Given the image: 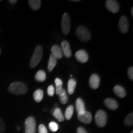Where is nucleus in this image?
Instances as JSON below:
<instances>
[{
  "label": "nucleus",
  "mask_w": 133,
  "mask_h": 133,
  "mask_svg": "<svg viewBox=\"0 0 133 133\" xmlns=\"http://www.w3.org/2000/svg\"><path fill=\"white\" fill-rule=\"evenodd\" d=\"M128 75L129 78L131 80L133 79V68L132 66H131L130 67H129L128 70Z\"/></svg>",
  "instance_id": "nucleus-31"
},
{
  "label": "nucleus",
  "mask_w": 133,
  "mask_h": 133,
  "mask_svg": "<svg viewBox=\"0 0 133 133\" xmlns=\"http://www.w3.org/2000/svg\"><path fill=\"white\" fill-rule=\"evenodd\" d=\"M55 84H56V94L59 95V94L62 92L63 88H62V85H63V82L61 80V79L59 78H57L55 79Z\"/></svg>",
  "instance_id": "nucleus-23"
},
{
  "label": "nucleus",
  "mask_w": 133,
  "mask_h": 133,
  "mask_svg": "<svg viewBox=\"0 0 133 133\" xmlns=\"http://www.w3.org/2000/svg\"><path fill=\"white\" fill-rule=\"evenodd\" d=\"M25 125V133L36 132V121L33 116H29L26 119Z\"/></svg>",
  "instance_id": "nucleus-6"
},
{
  "label": "nucleus",
  "mask_w": 133,
  "mask_h": 133,
  "mask_svg": "<svg viewBox=\"0 0 133 133\" xmlns=\"http://www.w3.org/2000/svg\"><path fill=\"white\" fill-rule=\"evenodd\" d=\"M6 130V125L3 119L0 118V133H3Z\"/></svg>",
  "instance_id": "nucleus-30"
},
{
  "label": "nucleus",
  "mask_w": 133,
  "mask_h": 133,
  "mask_svg": "<svg viewBox=\"0 0 133 133\" xmlns=\"http://www.w3.org/2000/svg\"><path fill=\"white\" fill-rule=\"evenodd\" d=\"M59 99L62 104H65L68 102V96L66 94L65 89H63L62 92L59 94Z\"/></svg>",
  "instance_id": "nucleus-25"
},
{
  "label": "nucleus",
  "mask_w": 133,
  "mask_h": 133,
  "mask_svg": "<svg viewBox=\"0 0 133 133\" xmlns=\"http://www.w3.org/2000/svg\"><path fill=\"white\" fill-rule=\"evenodd\" d=\"M76 85V81L74 78H71L69 80L67 84V91L69 94H74Z\"/></svg>",
  "instance_id": "nucleus-17"
},
{
  "label": "nucleus",
  "mask_w": 133,
  "mask_h": 133,
  "mask_svg": "<svg viewBox=\"0 0 133 133\" xmlns=\"http://www.w3.org/2000/svg\"><path fill=\"white\" fill-rule=\"evenodd\" d=\"M78 118L83 123L89 124L92 121V115L89 112L86 111L82 114H78Z\"/></svg>",
  "instance_id": "nucleus-10"
},
{
  "label": "nucleus",
  "mask_w": 133,
  "mask_h": 133,
  "mask_svg": "<svg viewBox=\"0 0 133 133\" xmlns=\"http://www.w3.org/2000/svg\"><path fill=\"white\" fill-rule=\"evenodd\" d=\"M76 108L78 114H82L86 112L85 105L84 101L81 98H78L76 101Z\"/></svg>",
  "instance_id": "nucleus-15"
},
{
  "label": "nucleus",
  "mask_w": 133,
  "mask_h": 133,
  "mask_svg": "<svg viewBox=\"0 0 133 133\" xmlns=\"http://www.w3.org/2000/svg\"><path fill=\"white\" fill-rule=\"evenodd\" d=\"M49 128L50 130L52 132H56L59 129V125L57 123L54 122V121H51V123L49 124Z\"/></svg>",
  "instance_id": "nucleus-27"
},
{
  "label": "nucleus",
  "mask_w": 133,
  "mask_h": 133,
  "mask_svg": "<svg viewBox=\"0 0 133 133\" xmlns=\"http://www.w3.org/2000/svg\"><path fill=\"white\" fill-rule=\"evenodd\" d=\"M38 131H39V133H48L47 129L44 124H40L39 126Z\"/></svg>",
  "instance_id": "nucleus-29"
},
{
  "label": "nucleus",
  "mask_w": 133,
  "mask_h": 133,
  "mask_svg": "<svg viewBox=\"0 0 133 133\" xmlns=\"http://www.w3.org/2000/svg\"><path fill=\"white\" fill-rule=\"evenodd\" d=\"M51 54L57 59H60L63 57V52L61 47L58 45H54L51 48Z\"/></svg>",
  "instance_id": "nucleus-14"
},
{
  "label": "nucleus",
  "mask_w": 133,
  "mask_h": 133,
  "mask_svg": "<svg viewBox=\"0 0 133 133\" xmlns=\"http://www.w3.org/2000/svg\"><path fill=\"white\" fill-rule=\"evenodd\" d=\"M62 52L66 57L69 58L71 56V51L70 44L67 41H63L61 43Z\"/></svg>",
  "instance_id": "nucleus-12"
},
{
  "label": "nucleus",
  "mask_w": 133,
  "mask_h": 133,
  "mask_svg": "<svg viewBox=\"0 0 133 133\" xmlns=\"http://www.w3.org/2000/svg\"><path fill=\"white\" fill-rule=\"evenodd\" d=\"M107 116L106 113L103 110H98L95 115L96 123L99 127H104L107 124Z\"/></svg>",
  "instance_id": "nucleus-5"
},
{
  "label": "nucleus",
  "mask_w": 133,
  "mask_h": 133,
  "mask_svg": "<svg viewBox=\"0 0 133 133\" xmlns=\"http://www.w3.org/2000/svg\"><path fill=\"white\" fill-rule=\"evenodd\" d=\"M131 133H133V131H131Z\"/></svg>",
  "instance_id": "nucleus-36"
},
{
  "label": "nucleus",
  "mask_w": 133,
  "mask_h": 133,
  "mask_svg": "<svg viewBox=\"0 0 133 133\" xmlns=\"http://www.w3.org/2000/svg\"><path fill=\"white\" fill-rule=\"evenodd\" d=\"M75 58L81 63H86L89 59L88 53L84 50H79L75 53Z\"/></svg>",
  "instance_id": "nucleus-9"
},
{
  "label": "nucleus",
  "mask_w": 133,
  "mask_h": 133,
  "mask_svg": "<svg viewBox=\"0 0 133 133\" xmlns=\"http://www.w3.org/2000/svg\"><path fill=\"white\" fill-rule=\"evenodd\" d=\"M124 124L126 126H131L133 124V114L131 113L128 115L126 117L125 119H124Z\"/></svg>",
  "instance_id": "nucleus-26"
},
{
  "label": "nucleus",
  "mask_w": 133,
  "mask_h": 133,
  "mask_svg": "<svg viewBox=\"0 0 133 133\" xmlns=\"http://www.w3.org/2000/svg\"><path fill=\"white\" fill-rule=\"evenodd\" d=\"M52 115H53V116H54L58 121H64L65 117H64V115H63V114H62V110H61V109H59V108H58V107L56 108V109H54V112H53V113H52Z\"/></svg>",
  "instance_id": "nucleus-20"
},
{
  "label": "nucleus",
  "mask_w": 133,
  "mask_h": 133,
  "mask_svg": "<svg viewBox=\"0 0 133 133\" xmlns=\"http://www.w3.org/2000/svg\"><path fill=\"white\" fill-rule=\"evenodd\" d=\"M29 3L31 9L34 11H37L40 8L41 1L40 0H29Z\"/></svg>",
  "instance_id": "nucleus-21"
},
{
  "label": "nucleus",
  "mask_w": 133,
  "mask_h": 133,
  "mask_svg": "<svg viewBox=\"0 0 133 133\" xmlns=\"http://www.w3.org/2000/svg\"><path fill=\"white\" fill-rule=\"evenodd\" d=\"M0 2H1V0H0Z\"/></svg>",
  "instance_id": "nucleus-38"
},
{
  "label": "nucleus",
  "mask_w": 133,
  "mask_h": 133,
  "mask_svg": "<svg viewBox=\"0 0 133 133\" xmlns=\"http://www.w3.org/2000/svg\"><path fill=\"white\" fill-rule=\"evenodd\" d=\"M104 104L110 110H116L118 107V104L115 100L112 98H107L104 100Z\"/></svg>",
  "instance_id": "nucleus-13"
},
{
  "label": "nucleus",
  "mask_w": 133,
  "mask_h": 133,
  "mask_svg": "<svg viewBox=\"0 0 133 133\" xmlns=\"http://www.w3.org/2000/svg\"><path fill=\"white\" fill-rule=\"evenodd\" d=\"M131 16L133 17V7L131 8Z\"/></svg>",
  "instance_id": "nucleus-35"
},
{
  "label": "nucleus",
  "mask_w": 133,
  "mask_h": 133,
  "mask_svg": "<svg viewBox=\"0 0 133 133\" xmlns=\"http://www.w3.org/2000/svg\"><path fill=\"white\" fill-rule=\"evenodd\" d=\"M43 47L41 45H38L36 47L35 49L32 57L31 58L30 62V66L31 68H34L37 66V65L39 64L41 61L43 57Z\"/></svg>",
  "instance_id": "nucleus-2"
},
{
  "label": "nucleus",
  "mask_w": 133,
  "mask_h": 133,
  "mask_svg": "<svg viewBox=\"0 0 133 133\" xmlns=\"http://www.w3.org/2000/svg\"><path fill=\"white\" fill-rule=\"evenodd\" d=\"M8 91L9 92L16 95L25 94L28 91L27 86L24 83L21 81H16L11 83L8 88Z\"/></svg>",
  "instance_id": "nucleus-1"
},
{
  "label": "nucleus",
  "mask_w": 133,
  "mask_h": 133,
  "mask_svg": "<svg viewBox=\"0 0 133 133\" xmlns=\"http://www.w3.org/2000/svg\"><path fill=\"white\" fill-rule=\"evenodd\" d=\"M74 107L71 105H69V107L66 108L65 110V116L64 117L67 119H71V118L72 117L73 114H74Z\"/></svg>",
  "instance_id": "nucleus-24"
},
{
  "label": "nucleus",
  "mask_w": 133,
  "mask_h": 133,
  "mask_svg": "<svg viewBox=\"0 0 133 133\" xmlns=\"http://www.w3.org/2000/svg\"><path fill=\"white\" fill-rule=\"evenodd\" d=\"M71 2H79V0H71Z\"/></svg>",
  "instance_id": "nucleus-34"
},
{
  "label": "nucleus",
  "mask_w": 133,
  "mask_h": 133,
  "mask_svg": "<svg viewBox=\"0 0 133 133\" xmlns=\"http://www.w3.org/2000/svg\"><path fill=\"white\" fill-rule=\"evenodd\" d=\"M76 33L79 39L83 42H87L91 39V35L90 31L84 26H79L76 29Z\"/></svg>",
  "instance_id": "nucleus-3"
},
{
  "label": "nucleus",
  "mask_w": 133,
  "mask_h": 133,
  "mask_svg": "<svg viewBox=\"0 0 133 133\" xmlns=\"http://www.w3.org/2000/svg\"><path fill=\"white\" fill-rule=\"evenodd\" d=\"M106 8L110 12L115 14L117 13L119 10V5L118 3L114 0H107L105 1Z\"/></svg>",
  "instance_id": "nucleus-7"
},
{
  "label": "nucleus",
  "mask_w": 133,
  "mask_h": 133,
  "mask_svg": "<svg viewBox=\"0 0 133 133\" xmlns=\"http://www.w3.org/2000/svg\"><path fill=\"white\" fill-rule=\"evenodd\" d=\"M61 28L64 34H69L71 29V19L70 17L67 12L64 13L62 16V21H61Z\"/></svg>",
  "instance_id": "nucleus-4"
},
{
  "label": "nucleus",
  "mask_w": 133,
  "mask_h": 133,
  "mask_svg": "<svg viewBox=\"0 0 133 133\" xmlns=\"http://www.w3.org/2000/svg\"><path fill=\"white\" fill-rule=\"evenodd\" d=\"M57 64V59L54 57L52 54H51L49 59V62L48 65V69L49 71H52L54 67Z\"/></svg>",
  "instance_id": "nucleus-18"
},
{
  "label": "nucleus",
  "mask_w": 133,
  "mask_h": 133,
  "mask_svg": "<svg viewBox=\"0 0 133 133\" xmlns=\"http://www.w3.org/2000/svg\"><path fill=\"white\" fill-rule=\"evenodd\" d=\"M43 96H44V92L42 89H36L33 93V99L36 102H40L43 99Z\"/></svg>",
  "instance_id": "nucleus-19"
},
{
  "label": "nucleus",
  "mask_w": 133,
  "mask_h": 133,
  "mask_svg": "<svg viewBox=\"0 0 133 133\" xmlns=\"http://www.w3.org/2000/svg\"><path fill=\"white\" fill-rule=\"evenodd\" d=\"M118 26L119 30L123 33H126L129 29V21L127 17L123 16L119 20Z\"/></svg>",
  "instance_id": "nucleus-8"
},
{
  "label": "nucleus",
  "mask_w": 133,
  "mask_h": 133,
  "mask_svg": "<svg viewBox=\"0 0 133 133\" xmlns=\"http://www.w3.org/2000/svg\"><path fill=\"white\" fill-rule=\"evenodd\" d=\"M9 2L11 3V4H16L17 2V0H10V1H9Z\"/></svg>",
  "instance_id": "nucleus-33"
},
{
  "label": "nucleus",
  "mask_w": 133,
  "mask_h": 133,
  "mask_svg": "<svg viewBox=\"0 0 133 133\" xmlns=\"http://www.w3.org/2000/svg\"><path fill=\"white\" fill-rule=\"evenodd\" d=\"M114 92L119 97L123 98L126 96V92L123 87L119 85H116L114 88Z\"/></svg>",
  "instance_id": "nucleus-16"
},
{
  "label": "nucleus",
  "mask_w": 133,
  "mask_h": 133,
  "mask_svg": "<svg viewBox=\"0 0 133 133\" xmlns=\"http://www.w3.org/2000/svg\"><path fill=\"white\" fill-rule=\"evenodd\" d=\"M100 85V78L97 74H92L89 78V86L94 89H97Z\"/></svg>",
  "instance_id": "nucleus-11"
},
{
  "label": "nucleus",
  "mask_w": 133,
  "mask_h": 133,
  "mask_svg": "<svg viewBox=\"0 0 133 133\" xmlns=\"http://www.w3.org/2000/svg\"><path fill=\"white\" fill-rule=\"evenodd\" d=\"M77 133H87V132L83 127H78L77 129Z\"/></svg>",
  "instance_id": "nucleus-32"
},
{
  "label": "nucleus",
  "mask_w": 133,
  "mask_h": 133,
  "mask_svg": "<svg viewBox=\"0 0 133 133\" xmlns=\"http://www.w3.org/2000/svg\"><path fill=\"white\" fill-rule=\"evenodd\" d=\"M0 53H1V49H0Z\"/></svg>",
  "instance_id": "nucleus-37"
},
{
  "label": "nucleus",
  "mask_w": 133,
  "mask_h": 133,
  "mask_svg": "<svg viewBox=\"0 0 133 133\" xmlns=\"http://www.w3.org/2000/svg\"><path fill=\"white\" fill-rule=\"evenodd\" d=\"M35 78L39 82H43L46 80V74L44 70H39L36 73Z\"/></svg>",
  "instance_id": "nucleus-22"
},
{
  "label": "nucleus",
  "mask_w": 133,
  "mask_h": 133,
  "mask_svg": "<svg viewBox=\"0 0 133 133\" xmlns=\"http://www.w3.org/2000/svg\"><path fill=\"white\" fill-rule=\"evenodd\" d=\"M48 94L50 97H52L55 92V88L52 85H50L48 88Z\"/></svg>",
  "instance_id": "nucleus-28"
}]
</instances>
